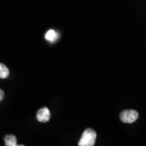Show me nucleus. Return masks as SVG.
<instances>
[{
    "instance_id": "nucleus-1",
    "label": "nucleus",
    "mask_w": 146,
    "mask_h": 146,
    "mask_svg": "<svg viewBox=\"0 0 146 146\" xmlns=\"http://www.w3.org/2000/svg\"><path fill=\"white\" fill-rule=\"evenodd\" d=\"M97 134L92 129H87L82 135L78 141V146H94L96 143Z\"/></svg>"
},
{
    "instance_id": "nucleus-6",
    "label": "nucleus",
    "mask_w": 146,
    "mask_h": 146,
    "mask_svg": "<svg viewBox=\"0 0 146 146\" xmlns=\"http://www.w3.org/2000/svg\"><path fill=\"white\" fill-rule=\"evenodd\" d=\"M10 74L9 69L5 65L0 63V78H6Z\"/></svg>"
},
{
    "instance_id": "nucleus-3",
    "label": "nucleus",
    "mask_w": 146,
    "mask_h": 146,
    "mask_svg": "<svg viewBox=\"0 0 146 146\" xmlns=\"http://www.w3.org/2000/svg\"><path fill=\"white\" fill-rule=\"evenodd\" d=\"M50 111L47 107L42 108L36 112V119L41 123H47L50 120Z\"/></svg>"
},
{
    "instance_id": "nucleus-4",
    "label": "nucleus",
    "mask_w": 146,
    "mask_h": 146,
    "mask_svg": "<svg viewBox=\"0 0 146 146\" xmlns=\"http://www.w3.org/2000/svg\"><path fill=\"white\" fill-rule=\"evenodd\" d=\"M5 146H18L17 139L14 135H7L4 137Z\"/></svg>"
},
{
    "instance_id": "nucleus-7",
    "label": "nucleus",
    "mask_w": 146,
    "mask_h": 146,
    "mask_svg": "<svg viewBox=\"0 0 146 146\" xmlns=\"http://www.w3.org/2000/svg\"><path fill=\"white\" fill-rule=\"evenodd\" d=\"M4 98V92L2 89H0V102H1Z\"/></svg>"
},
{
    "instance_id": "nucleus-5",
    "label": "nucleus",
    "mask_w": 146,
    "mask_h": 146,
    "mask_svg": "<svg viewBox=\"0 0 146 146\" xmlns=\"http://www.w3.org/2000/svg\"><path fill=\"white\" fill-rule=\"evenodd\" d=\"M45 39L47 40V41L53 43V42H54L56 39H57L58 35L54 30L51 29V30H49L46 33V34H45Z\"/></svg>"
},
{
    "instance_id": "nucleus-8",
    "label": "nucleus",
    "mask_w": 146,
    "mask_h": 146,
    "mask_svg": "<svg viewBox=\"0 0 146 146\" xmlns=\"http://www.w3.org/2000/svg\"><path fill=\"white\" fill-rule=\"evenodd\" d=\"M18 146H25L24 145H18Z\"/></svg>"
},
{
    "instance_id": "nucleus-2",
    "label": "nucleus",
    "mask_w": 146,
    "mask_h": 146,
    "mask_svg": "<svg viewBox=\"0 0 146 146\" xmlns=\"http://www.w3.org/2000/svg\"><path fill=\"white\" fill-rule=\"evenodd\" d=\"M139 117V113L134 110H125L120 113V119L125 123H133Z\"/></svg>"
}]
</instances>
